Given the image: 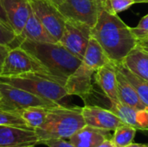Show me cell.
<instances>
[{"mask_svg":"<svg viewBox=\"0 0 148 147\" xmlns=\"http://www.w3.org/2000/svg\"><path fill=\"white\" fill-rule=\"evenodd\" d=\"M0 81L24 89L41 98L56 103L68 96L64 85L57 81L37 75H26L20 76H0Z\"/></svg>","mask_w":148,"mask_h":147,"instance_id":"obj_4","label":"cell"},{"mask_svg":"<svg viewBox=\"0 0 148 147\" xmlns=\"http://www.w3.org/2000/svg\"><path fill=\"white\" fill-rule=\"evenodd\" d=\"M137 129L134 127L121 124L114 131L111 136V140L115 147H127L134 142Z\"/></svg>","mask_w":148,"mask_h":147,"instance_id":"obj_23","label":"cell"},{"mask_svg":"<svg viewBox=\"0 0 148 147\" xmlns=\"http://www.w3.org/2000/svg\"><path fill=\"white\" fill-rule=\"evenodd\" d=\"M82 113L86 125L99 129L111 132L123 124L110 109H105L98 106L85 105L82 107Z\"/></svg>","mask_w":148,"mask_h":147,"instance_id":"obj_11","label":"cell"},{"mask_svg":"<svg viewBox=\"0 0 148 147\" xmlns=\"http://www.w3.org/2000/svg\"><path fill=\"white\" fill-rule=\"evenodd\" d=\"M60 103L41 98L24 89L0 81V110L18 112L30 107H54Z\"/></svg>","mask_w":148,"mask_h":147,"instance_id":"obj_6","label":"cell"},{"mask_svg":"<svg viewBox=\"0 0 148 147\" xmlns=\"http://www.w3.org/2000/svg\"><path fill=\"white\" fill-rule=\"evenodd\" d=\"M9 23L18 36L31 13L29 0H2Z\"/></svg>","mask_w":148,"mask_h":147,"instance_id":"obj_13","label":"cell"},{"mask_svg":"<svg viewBox=\"0 0 148 147\" xmlns=\"http://www.w3.org/2000/svg\"><path fill=\"white\" fill-rule=\"evenodd\" d=\"M0 21L2 23H3L5 25H7L10 28H11L10 25V23H9L8 17H7L6 12L4 10V8H3V1L2 0H0Z\"/></svg>","mask_w":148,"mask_h":147,"instance_id":"obj_30","label":"cell"},{"mask_svg":"<svg viewBox=\"0 0 148 147\" xmlns=\"http://www.w3.org/2000/svg\"><path fill=\"white\" fill-rule=\"evenodd\" d=\"M17 46L31 54L62 85H65L67 79L82 62L59 42H38L23 40L15 47Z\"/></svg>","mask_w":148,"mask_h":147,"instance_id":"obj_2","label":"cell"},{"mask_svg":"<svg viewBox=\"0 0 148 147\" xmlns=\"http://www.w3.org/2000/svg\"><path fill=\"white\" fill-rule=\"evenodd\" d=\"M140 47H141V46H140ZM142 48H143V49H144L145 50H147V51L148 52V47H142Z\"/></svg>","mask_w":148,"mask_h":147,"instance_id":"obj_35","label":"cell"},{"mask_svg":"<svg viewBox=\"0 0 148 147\" xmlns=\"http://www.w3.org/2000/svg\"><path fill=\"white\" fill-rule=\"evenodd\" d=\"M41 145H44L48 147H76L71 144L69 141H67L63 139H47L41 142Z\"/></svg>","mask_w":148,"mask_h":147,"instance_id":"obj_28","label":"cell"},{"mask_svg":"<svg viewBox=\"0 0 148 147\" xmlns=\"http://www.w3.org/2000/svg\"><path fill=\"white\" fill-rule=\"evenodd\" d=\"M131 29L138 42L148 36V14L140 19L137 26Z\"/></svg>","mask_w":148,"mask_h":147,"instance_id":"obj_27","label":"cell"},{"mask_svg":"<svg viewBox=\"0 0 148 147\" xmlns=\"http://www.w3.org/2000/svg\"><path fill=\"white\" fill-rule=\"evenodd\" d=\"M115 66V65H114ZM117 73V88L118 95L121 102L127 105L138 111L146 110L147 107L141 101L136 89L126 78V76L115 67Z\"/></svg>","mask_w":148,"mask_h":147,"instance_id":"obj_17","label":"cell"},{"mask_svg":"<svg viewBox=\"0 0 148 147\" xmlns=\"http://www.w3.org/2000/svg\"><path fill=\"white\" fill-rule=\"evenodd\" d=\"M39 145L34 129L0 126V147H23Z\"/></svg>","mask_w":148,"mask_h":147,"instance_id":"obj_12","label":"cell"},{"mask_svg":"<svg viewBox=\"0 0 148 147\" xmlns=\"http://www.w3.org/2000/svg\"><path fill=\"white\" fill-rule=\"evenodd\" d=\"M36 146H23V147H35Z\"/></svg>","mask_w":148,"mask_h":147,"instance_id":"obj_36","label":"cell"},{"mask_svg":"<svg viewBox=\"0 0 148 147\" xmlns=\"http://www.w3.org/2000/svg\"><path fill=\"white\" fill-rule=\"evenodd\" d=\"M48 111L49 107H30L22 109L17 113L20 114L27 126L35 130L43 125L48 114Z\"/></svg>","mask_w":148,"mask_h":147,"instance_id":"obj_20","label":"cell"},{"mask_svg":"<svg viewBox=\"0 0 148 147\" xmlns=\"http://www.w3.org/2000/svg\"><path fill=\"white\" fill-rule=\"evenodd\" d=\"M23 40H29L38 42H56L57 41L50 35V33L42 25L40 20L31 10L29 17L25 23L21 34L16 36L15 42L10 48L15 47L16 44Z\"/></svg>","mask_w":148,"mask_h":147,"instance_id":"obj_15","label":"cell"},{"mask_svg":"<svg viewBox=\"0 0 148 147\" xmlns=\"http://www.w3.org/2000/svg\"><path fill=\"white\" fill-rule=\"evenodd\" d=\"M127 147H148V145L146 144H138V143H132Z\"/></svg>","mask_w":148,"mask_h":147,"instance_id":"obj_33","label":"cell"},{"mask_svg":"<svg viewBox=\"0 0 148 147\" xmlns=\"http://www.w3.org/2000/svg\"><path fill=\"white\" fill-rule=\"evenodd\" d=\"M86 125L82 113V107L58 105L49 108L43 125L35 129L41 142L52 139H69Z\"/></svg>","mask_w":148,"mask_h":147,"instance_id":"obj_3","label":"cell"},{"mask_svg":"<svg viewBox=\"0 0 148 147\" xmlns=\"http://www.w3.org/2000/svg\"><path fill=\"white\" fill-rule=\"evenodd\" d=\"M138 45L141 47H148V36L138 42Z\"/></svg>","mask_w":148,"mask_h":147,"instance_id":"obj_32","label":"cell"},{"mask_svg":"<svg viewBox=\"0 0 148 147\" xmlns=\"http://www.w3.org/2000/svg\"><path fill=\"white\" fill-rule=\"evenodd\" d=\"M121 62L133 74L148 81V52L142 47L137 45Z\"/></svg>","mask_w":148,"mask_h":147,"instance_id":"obj_18","label":"cell"},{"mask_svg":"<svg viewBox=\"0 0 148 147\" xmlns=\"http://www.w3.org/2000/svg\"><path fill=\"white\" fill-rule=\"evenodd\" d=\"M97 147H115V146H114V145L113 144V142H112L111 139H110V138H108V139H105V140H104L101 145H99Z\"/></svg>","mask_w":148,"mask_h":147,"instance_id":"obj_31","label":"cell"},{"mask_svg":"<svg viewBox=\"0 0 148 147\" xmlns=\"http://www.w3.org/2000/svg\"><path fill=\"white\" fill-rule=\"evenodd\" d=\"M95 79L111 103L121 102L118 95L117 73L113 62H108L95 71Z\"/></svg>","mask_w":148,"mask_h":147,"instance_id":"obj_14","label":"cell"},{"mask_svg":"<svg viewBox=\"0 0 148 147\" xmlns=\"http://www.w3.org/2000/svg\"><path fill=\"white\" fill-rule=\"evenodd\" d=\"M10 47L8 45H4V44H0V75L3 68V64L7 56V54L10 50Z\"/></svg>","mask_w":148,"mask_h":147,"instance_id":"obj_29","label":"cell"},{"mask_svg":"<svg viewBox=\"0 0 148 147\" xmlns=\"http://www.w3.org/2000/svg\"><path fill=\"white\" fill-rule=\"evenodd\" d=\"M115 67L126 76V78L130 81V83L136 89L141 101L145 104V106L148 108V81H146L140 78L139 76L133 74L127 67H125L122 62H113Z\"/></svg>","mask_w":148,"mask_h":147,"instance_id":"obj_21","label":"cell"},{"mask_svg":"<svg viewBox=\"0 0 148 147\" xmlns=\"http://www.w3.org/2000/svg\"><path fill=\"white\" fill-rule=\"evenodd\" d=\"M91 36L97 40L111 62H121L138 45V41L118 16L103 10L91 29Z\"/></svg>","mask_w":148,"mask_h":147,"instance_id":"obj_1","label":"cell"},{"mask_svg":"<svg viewBox=\"0 0 148 147\" xmlns=\"http://www.w3.org/2000/svg\"><path fill=\"white\" fill-rule=\"evenodd\" d=\"M135 2H136V3H148V0H135Z\"/></svg>","mask_w":148,"mask_h":147,"instance_id":"obj_34","label":"cell"},{"mask_svg":"<svg viewBox=\"0 0 148 147\" xmlns=\"http://www.w3.org/2000/svg\"><path fill=\"white\" fill-rule=\"evenodd\" d=\"M91 37V28L82 23L66 20L59 42L82 61Z\"/></svg>","mask_w":148,"mask_h":147,"instance_id":"obj_9","label":"cell"},{"mask_svg":"<svg viewBox=\"0 0 148 147\" xmlns=\"http://www.w3.org/2000/svg\"><path fill=\"white\" fill-rule=\"evenodd\" d=\"M109 136V131L85 125L72 135L69 141L76 147H97Z\"/></svg>","mask_w":148,"mask_h":147,"instance_id":"obj_16","label":"cell"},{"mask_svg":"<svg viewBox=\"0 0 148 147\" xmlns=\"http://www.w3.org/2000/svg\"><path fill=\"white\" fill-rule=\"evenodd\" d=\"M95 72L82 62L65 82L64 87L68 95H77L82 100H87L93 93L92 79Z\"/></svg>","mask_w":148,"mask_h":147,"instance_id":"obj_10","label":"cell"},{"mask_svg":"<svg viewBox=\"0 0 148 147\" xmlns=\"http://www.w3.org/2000/svg\"><path fill=\"white\" fill-rule=\"evenodd\" d=\"M66 20L87 24L91 29L104 10V0H51Z\"/></svg>","mask_w":148,"mask_h":147,"instance_id":"obj_7","label":"cell"},{"mask_svg":"<svg viewBox=\"0 0 148 147\" xmlns=\"http://www.w3.org/2000/svg\"><path fill=\"white\" fill-rule=\"evenodd\" d=\"M16 39V35L11 28L0 21V44L11 47Z\"/></svg>","mask_w":148,"mask_h":147,"instance_id":"obj_26","label":"cell"},{"mask_svg":"<svg viewBox=\"0 0 148 147\" xmlns=\"http://www.w3.org/2000/svg\"><path fill=\"white\" fill-rule=\"evenodd\" d=\"M110 110L121 120L123 124L131 126L137 130H140L138 122V110L125 105L122 102L111 103Z\"/></svg>","mask_w":148,"mask_h":147,"instance_id":"obj_22","label":"cell"},{"mask_svg":"<svg viewBox=\"0 0 148 147\" xmlns=\"http://www.w3.org/2000/svg\"><path fill=\"white\" fill-rule=\"evenodd\" d=\"M26 75H42L56 80L40 62L28 51L18 46L10 48L7 54L0 76L12 77Z\"/></svg>","mask_w":148,"mask_h":147,"instance_id":"obj_5","label":"cell"},{"mask_svg":"<svg viewBox=\"0 0 148 147\" xmlns=\"http://www.w3.org/2000/svg\"><path fill=\"white\" fill-rule=\"evenodd\" d=\"M0 126L29 128L17 112L4 111V110H0Z\"/></svg>","mask_w":148,"mask_h":147,"instance_id":"obj_24","label":"cell"},{"mask_svg":"<svg viewBox=\"0 0 148 147\" xmlns=\"http://www.w3.org/2000/svg\"><path fill=\"white\" fill-rule=\"evenodd\" d=\"M110 62V59L108 57L107 54L97 40L91 36L83 56L82 62L93 70L97 71L100 68Z\"/></svg>","mask_w":148,"mask_h":147,"instance_id":"obj_19","label":"cell"},{"mask_svg":"<svg viewBox=\"0 0 148 147\" xmlns=\"http://www.w3.org/2000/svg\"><path fill=\"white\" fill-rule=\"evenodd\" d=\"M33 13L50 35L59 42L66 23V18L51 0H29Z\"/></svg>","mask_w":148,"mask_h":147,"instance_id":"obj_8","label":"cell"},{"mask_svg":"<svg viewBox=\"0 0 148 147\" xmlns=\"http://www.w3.org/2000/svg\"><path fill=\"white\" fill-rule=\"evenodd\" d=\"M134 3L135 0H104V10L111 14H118Z\"/></svg>","mask_w":148,"mask_h":147,"instance_id":"obj_25","label":"cell"}]
</instances>
